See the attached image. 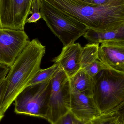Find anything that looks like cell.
<instances>
[{
	"mask_svg": "<svg viewBox=\"0 0 124 124\" xmlns=\"http://www.w3.org/2000/svg\"><path fill=\"white\" fill-rule=\"evenodd\" d=\"M46 47L37 39L30 41L17 57L5 78L6 85L1 104L0 114H4L18 95L41 69Z\"/></svg>",
	"mask_w": 124,
	"mask_h": 124,
	"instance_id": "6da1fadb",
	"label": "cell"
},
{
	"mask_svg": "<svg viewBox=\"0 0 124 124\" xmlns=\"http://www.w3.org/2000/svg\"><path fill=\"white\" fill-rule=\"evenodd\" d=\"M93 98L101 113L117 110L124 104V73L106 68L93 78Z\"/></svg>",
	"mask_w": 124,
	"mask_h": 124,
	"instance_id": "7a4b0ae2",
	"label": "cell"
},
{
	"mask_svg": "<svg viewBox=\"0 0 124 124\" xmlns=\"http://www.w3.org/2000/svg\"><path fill=\"white\" fill-rule=\"evenodd\" d=\"M41 18L63 46L73 43L88 30L82 23L66 16L44 0H40Z\"/></svg>",
	"mask_w": 124,
	"mask_h": 124,
	"instance_id": "3957f363",
	"label": "cell"
},
{
	"mask_svg": "<svg viewBox=\"0 0 124 124\" xmlns=\"http://www.w3.org/2000/svg\"><path fill=\"white\" fill-rule=\"evenodd\" d=\"M51 85L50 80L26 87L15 99V113L46 120L49 109Z\"/></svg>",
	"mask_w": 124,
	"mask_h": 124,
	"instance_id": "277c9868",
	"label": "cell"
},
{
	"mask_svg": "<svg viewBox=\"0 0 124 124\" xmlns=\"http://www.w3.org/2000/svg\"><path fill=\"white\" fill-rule=\"evenodd\" d=\"M49 109L46 120L54 124L70 111L71 89L69 78L60 68L51 80Z\"/></svg>",
	"mask_w": 124,
	"mask_h": 124,
	"instance_id": "5b68a950",
	"label": "cell"
},
{
	"mask_svg": "<svg viewBox=\"0 0 124 124\" xmlns=\"http://www.w3.org/2000/svg\"><path fill=\"white\" fill-rule=\"evenodd\" d=\"M33 0H0V27L24 31Z\"/></svg>",
	"mask_w": 124,
	"mask_h": 124,
	"instance_id": "8992f818",
	"label": "cell"
},
{
	"mask_svg": "<svg viewBox=\"0 0 124 124\" xmlns=\"http://www.w3.org/2000/svg\"><path fill=\"white\" fill-rule=\"evenodd\" d=\"M30 41L24 31L0 27V63L11 68Z\"/></svg>",
	"mask_w": 124,
	"mask_h": 124,
	"instance_id": "52a82bcc",
	"label": "cell"
},
{
	"mask_svg": "<svg viewBox=\"0 0 124 124\" xmlns=\"http://www.w3.org/2000/svg\"><path fill=\"white\" fill-rule=\"evenodd\" d=\"M98 57V59L108 68L124 73V41L101 43Z\"/></svg>",
	"mask_w": 124,
	"mask_h": 124,
	"instance_id": "ba28073f",
	"label": "cell"
},
{
	"mask_svg": "<svg viewBox=\"0 0 124 124\" xmlns=\"http://www.w3.org/2000/svg\"><path fill=\"white\" fill-rule=\"evenodd\" d=\"M82 48L79 43L64 46L60 54L52 62L58 65L71 78L81 69Z\"/></svg>",
	"mask_w": 124,
	"mask_h": 124,
	"instance_id": "9c48e42d",
	"label": "cell"
},
{
	"mask_svg": "<svg viewBox=\"0 0 124 124\" xmlns=\"http://www.w3.org/2000/svg\"><path fill=\"white\" fill-rule=\"evenodd\" d=\"M70 111L82 121H91L101 114L93 97L77 92H71Z\"/></svg>",
	"mask_w": 124,
	"mask_h": 124,
	"instance_id": "30bf717a",
	"label": "cell"
},
{
	"mask_svg": "<svg viewBox=\"0 0 124 124\" xmlns=\"http://www.w3.org/2000/svg\"><path fill=\"white\" fill-rule=\"evenodd\" d=\"M69 79L71 92L79 93L93 97V78L85 69H81Z\"/></svg>",
	"mask_w": 124,
	"mask_h": 124,
	"instance_id": "8fae6325",
	"label": "cell"
},
{
	"mask_svg": "<svg viewBox=\"0 0 124 124\" xmlns=\"http://www.w3.org/2000/svg\"><path fill=\"white\" fill-rule=\"evenodd\" d=\"M84 37L90 43L100 44L106 41H124V26L117 30L105 32L88 29Z\"/></svg>",
	"mask_w": 124,
	"mask_h": 124,
	"instance_id": "7c38bea8",
	"label": "cell"
},
{
	"mask_svg": "<svg viewBox=\"0 0 124 124\" xmlns=\"http://www.w3.org/2000/svg\"><path fill=\"white\" fill-rule=\"evenodd\" d=\"M99 44L89 43L82 48L81 59L82 69H85L98 59Z\"/></svg>",
	"mask_w": 124,
	"mask_h": 124,
	"instance_id": "4fadbf2b",
	"label": "cell"
},
{
	"mask_svg": "<svg viewBox=\"0 0 124 124\" xmlns=\"http://www.w3.org/2000/svg\"><path fill=\"white\" fill-rule=\"evenodd\" d=\"M60 69L59 66L55 63L46 69H41L28 83L27 86L50 81L54 77Z\"/></svg>",
	"mask_w": 124,
	"mask_h": 124,
	"instance_id": "5bb4252c",
	"label": "cell"
},
{
	"mask_svg": "<svg viewBox=\"0 0 124 124\" xmlns=\"http://www.w3.org/2000/svg\"><path fill=\"white\" fill-rule=\"evenodd\" d=\"M91 122L92 124H121L116 111L101 113Z\"/></svg>",
	"mask_w": 124,
	"mask_h": 124,
	"instance_id": "9a60e30c",
	"label": "cell"
},
{
	"mask_svg": "<svg viewBox=\"0 0 124 124\" xmlns=\"http://www.w3.org/2000/svg\"><path fill=\"white\" fill-rule=\"evenodd\" d=\"M107 68L102 62L97 59L84 69L93 78L101 71Z\"/></svg>",
	"mask_w": 124,
	"mask_h": 124,
	"instance_id": "2e32d148",
	"label": "cell"
},
{
	"mask_svg": "<svg viewBox=\"0 0 124 124\" xmlns=\"http://www.w3.org/2000/svg\"><path fill=\"white\" fill-rule=\"evenodd\" d=\"M31 16L28 18L26 23H34L41 18L40 12V0H33L31 11Z\"/></svg>",
	"mask_w": 124,
	"mask_h": 124,
	"instance_id": "e0dca14e",
	"label": "cell"
},
{
	"mask_svg": "<svg viewBox=\"0 0 124 124\" xmlns=\"http://www.w3.org/2000/svg\"><path fill=\"white\" fill-rule=\"evenodd\" d=\"M78 120L69 111L54 124H78Z\"/></svg>",
	"mask_w": 124,
	"mask_h": 124,
	"instance_id": "ac0fdd59",
	"label": "cell"
},
{
	"mask_svg": "<svg viewBox=\"0 0 124 124\" xmlns=\"http://www.w3.org/2000/svg\"><path fill=\"white\" fill-rule=\"evenodd\" d=\"M10 69L8 66L0 63V84L5 79Z\"/></svg>",
	"mask_w": 124,
	"mask_h": 124,
	"instance_id": "d6986e66",
	"label": "cell"
},
{
	"mask_svg": "<svg viewBox=\"0 0 124 124\" xmlns=\"http://www.w3.org/2000/svg\"><path fill=\"white\" fill-rule=\"evenodd\" d=\"M87 3L94 6L103 5L108 2L110 0H82Z\"/></svg>",
	"mask_w": 124,
	"mask_h": 124,
	"instance_id": "ffe728a7",
	"label": "cell"
},
{
	"mask_svg": "<svg viewBox=\"0 0 124 124\" xmlns=\"http://www.w3.org/2000/svg\"><path fill=\"white\" fill-rule=\"evenodd\" d=\"M6 82L5 79L3 80V82L0 84V109L1 104V100H2V97L5 91L6 88ZM3 118V116H1L0 114V121Z\"/></svg>",
	"mask_w": 124,
	"mask_h": 124,
	"instance_id": "44dd1931",
	"label": "cell"
},
{
	"mask_svg": "<svg viewBox=\"0 0 124 124\" xmlns=\"http://www.w3.org/2000/svg\"><path fill=\"white\" fill-rule=\"evenodd\" d=\"M121 124H124V104L116 110Z\"/></svg>",
	"mask_w": 124,
	"mask_h": 124,
	"instance_id": "7402d4cb",
	"label": "cell"
},
{
	"mask_svg": "<svg viewBox=\"0 0 124 124\" xmlns=\"http://www.w3.org/2000/svg\"><path fill=\"white\" fill-rule=\"evenodd\" d=\"M78 124H92L91 121H82L78 120Z\"/></svg>",
	"mask_w": 124,
	"mask_h": 124,
	"instance_id": "603a6c76",
	"label": "cell"
},
{
	"mask_svg": "<svg viewBox=\"0 0 124 124\" xmlns=\"http://www.w3.org/2000/svg\"></svg>",
	"mask_w": 124,
	"mask_h": 124,
	"instance_id": "cb8c5ba5",
	"label": "cell"
},
{
	"mask_svg": "<svg viewBox=\"0 0 124 124\" xmlns=\"http://www.w3.org/2000/svg\"></svg>",
	"mask_w": 124,
	"mask_h": 124,
	"instance_id": "d4e9b609",
	"label": "cell"
}]
</instances>
